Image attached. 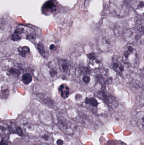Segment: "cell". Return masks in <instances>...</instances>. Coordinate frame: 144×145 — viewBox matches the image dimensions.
I'll use <instances>...</instances> for the list:
<instances>
[{
    "instance_id": "4",
    "label": "cell",
    "mask_w": 144,
    "mask_h": 145,
    "mask_svg": "<svg viewBox=\"0 0 144 145\" xmlns=\"http://www.w3.org/2000/svg\"><path fill=\"white\" fill-rule=\"evenodd\" d=\"M87 56L89 60L90 66H91L92 68H96L100 66L101 61L95 53L94 52L90 53L87 54Z\"/></svg>"
},
{
    "instance_id": "17",
    "label": "cell",
    "mask_w": 144,
    "mask_h": 145,
    "mask_svg": "<svg viewBox=\"0 0 144 145\" xmlns=\"http://www.w3.org/2000/svg\"><path fill=\"white\" fill-rule=\"evenodd\" d=\"M42 139L44 140V141H48L49 140V139L50 138V136L48 134H44V135H42Z\"/></svg>"
},
{
    "instance_id": "12",
    "label": "cell",
    "mask_w": 144,
    "mask_h": 145,
    "mask_svg": "<svg viewBox=\"0 0 144 145\" xmlns=\"http://www.w3.org/2000/svg\"><path fill=\"white\" fill-rule=\"evenodd\" d=\"M85 103L86 104H88L90 106L94 107H97V106L99 105V103L97 100L94 98H86Z\"/></svg>"
},
{
    "instance_id": "8",
    "label": "cell",
    "mask_w": 144,
    "mask_h": 145,
    "mask_svg": "<svg viewBox=\"0 0 144 145\" xmlns=\"http://www.w3.org/2000/svg\"><path fill=\"white\" fill-rule=\"evenodd\" d=\"M138 127L142 132H144V113L139 112L136 115Z\"/></svg>"
},
{
    "instance_id": "13",
    "label": "cell",
    "mask_w": 144,
    "mask_h": 145,
    "mask_svg": "<svg viewBox=\"0 0 144 145\" xmlns=\"http://www.w3.org/2000/svg\"><path fill=\"white\" fill-rule=\"evenodd\" d=\"M60 67L63 72H68L69 70V64L66 60H62L60 62Z\"/></svg>"
},
{
    "instance_id": "9",
    "label": "cell",
    "mask_w": 144,
    "mask_h": 145,
    "mask_svg": "<svg viewBox=\"0 0 144 145\" xmlns=\"http://www.w3.org/2000/svg\"><path fill=\"white\" fill-rule=\"evenodd\" d=\"M23 33V29L18 28L15 31L13 35H12V40L13 41H18L22 39V34Z\"/></svg>"
},
{
    "instance_id": "5",
    "label": "cell",
    "mask_w": 144,
    "mask_h": 145,
    "mask_svg": "<svg viewBox=\"0 0 144 145\" xmlns=\"http://www.w3.org/2000/svg\"><path fill=\"white\" fill-rule=\"evenodd\" d=\"M57 10V4L56 0H50L46 3L44 6V10L45 13H54Z\"/></svg>"
},
{
    "instance_id": "14",
    "label": "cell",
    "mask_w": 144,
    "mask_h": 145,
    "mask_svg": "<svg viewBox=\"0 0 144 145\" xmlns=\"http://www.w3.org/2000/svg\"><path fill=\"white\" fill-rule=\"evenodd\" d=\"M37 49L40 54L44 57H46V53L44 45L42 44H37Z\"/></svg>"
},
{
    "instance_id": "3",
    "label": "cell",
    "mask_w": 144,
    "mask_h": 145,
    "mask_svg": "<svg viewBox=\"0 0 144 145\" xmlns=\"http://www.w3.org/2000/svg\"><path fill=\"white\" fill-rule=\"evenodd\" d=\"M125 64L123 61H121L120 59L117 56H113L112 62V67L114 70L120 76L123 75V72L125 71Z\"/></svg>"
},
{
    "instance_id": "1",
    "label": "cell",
    "mask_w": 144,
    "mask_h": 145,
    "mask_svg": "<svg viewBox=\"0 0 144 145\" xmlns=\"http://www.w3.org/2000/svg\"><path fill=\"white\" fill-rule=\"evenodd\" d=\"M133 44H128L124 48L122 61L126 66L134 67L139 62V56Z\"/></svg>"
},
{
    "instance_id": "16",
    "label": "cell",
    "mask_w": 144,
    "mask_h": 145,
    "mask_svg": "<svg viewBox=\"0 0 144 145\" xmlns=\"http://www.w3.org/2000/svg\"><path fill=\"white\" fill-rule=\"evenodd\" d=\"M82 80H83V82L85 84H88L90 82V77L87 74H85V75H83V76L82 78Z\"/></svg>"
},
{
    "instance_id": "19",
    "label": "cell",
    "mask_w": 144,
    "mask_h": 145,
    "mask_svg": "<svg viewBox=\"0 0 144 145\" xmlns=\"http://www.w3.org/2000/svg\"><path fill=\"white\" fill-rule=\"evenodd\" d=\"M55 45L52 44L50 46V50H54L55 49Z\"/></svg>"
},
{
    "instance_id": "11",
    "label": "cell",
    "mask_w": 144,
    "mask_h": 145,
    "mask_svg": "<svg viewBox=\"0 0 144 145\" xmlns=\"http://www.w3.org/2000/svg\"><path fill=\"white\" fill-rule=\"evenodd\" d=\"M32 81V76L29 73L23 74L22 76V81L24 84L27 85L31 82Z\"/></svg>"
},
{
    "instance_id": "20",
    "label": "cell",
    "mask_w": 144,
    "mask_h": 145,
    "mask_svg": "<svg viewBox=\"0 0 144 145\" xmlns=\"http://www.w3.org/2000/svg\"><path fill=\"white\" fill-rule=\"evenodd\" d=\"M44 145V144H43V145H41V144H35V145Z\"/></svg>"
},
{
    "instance_id": "7",
    "label": "cell",
    "mask_w": 144,
    "mask_h": 145,
    "mask_svg": "<svg viewBox=\"0 0 144 145\" xmlns=\"http://www.w3.org/2000/svg\"><path fill=\"white\" fill-rule=\"evenodd\" d=\"M58 92L63 98H66L69 95L70 89L67 86L62 84L58 88Z\"/></svg>"
},
{
    "instance_id": "6",
    "label": "cell",
    "mask_w": 144,
    "mask_h": 145,
    "mask_svg": "<svg viewBox=\"0 0 144 145\" xmlns=\"http://www.w3.org/2000/svg\"><path fill=\"white\" fill-rule=\"evenodd\" d=\"M6 70L9 75L14 77H18L21 74L20 69L15 66H11V67H8L6 69Z\"/></svg>"
},
{
    "instance_id": "10",
    "label": "cell",
    "mask_w": 144,
    "mask_h": 145,
    "mask_svg": "<svg viewBox=\"0 0 144 145\" xmlns=\"http://www.w3.org/2000/svg\"><path fill=\"white\" fill-rule=\"evenodd\" d=\"M19 54L22 57L25 58L30 53V50L28 46H20L18 48Z\"/></svg>"
},
{
    "instance_id": "15",
    "label": "cell",
    "mask_w": 144,
    "mask_h": 145,
    "mask_svg": "<svg viewBox=\"0 0 144 145\" xmlns=\"http://www.w3.org/2000/svg\"><path fill=\"white\" fill-rule=\"evenodd\" d=\"M58 71L57 70L54 68H50L49 74L50 77L54 78L58 75Z\"/></svg>"
},
{
    "instance_id": "2",
    "label": "cell",
    "mask_w": 144,
    "mask_h": 145,
    "mask_svg": "<svg viewBox=\"0 0 144 145\" xmlns=\"http://www.w3.org/2000/svg\"><path fill=\"white\" fill-rule=\"evenodd\" d=\"M58 125L60 128L64 133L69 135H72L74 133L75 127L71 123L62 118H58Z\"/></svg>"
},
{
    "instance_id": "18",
    "label": "cell",
    "mask_w": 144,
    "mask_h": 145,
    "mask_svg": "<svg viewBox=\"0 0 144 145\" xmlns=\"http://www.w3.org/2000/svg\"><path fill=\"white\" fill-rule=\"evenodd\" d=\"M0 145H9V143L7 140L5 139H2L0 141Z\"/></svg>"
}]
</instances>
